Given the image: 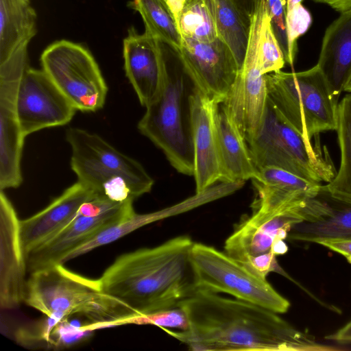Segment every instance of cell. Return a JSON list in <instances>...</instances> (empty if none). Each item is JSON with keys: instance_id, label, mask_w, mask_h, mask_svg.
Returning <instances> with one entry per match:
<instances>
[{"instance_id": "e0dca14e", "label": "cell", "mask_w": 351, "mask_h": 351, "mask_svg": "<svg viewBox=\"0 0 351 351\" xmlns=\"http://www.w3.org/2000/svg\"><path fill=\"white\" fill-rule=\"evenodd\" d=\"M27 263L20 220L3 191L0 193V305L16 308L24 300Z\"/></svg>"}, {"instance_id": "d6a6232c", "label": "cell", "mask_w": 351, "mask_h": 351, "mask_svg": "<svg viewBox=\"0 0 351 351\" xmlns=\"http://www.w3.org/2000/svg\"><path fill=\"white\" fill-rule=\"evenodd\" d=\"M46 316L47 318L19 330L16 335L18 341L22 344L29 346L41 341H45L49 344L51 335L54 327L62 319L58 317Z\"/></svg>"}, {"instance_id": "f546056e", "label": "cell", "mask_w": 351, "mask_h": 351, "mask_svg": "<svg viewBox=\"0 0 351 351\" xmlns=\"http://www.w3.org/2000/svg\"><path fill=\"white\" fill-rule=\"evenodd\" d=\"M127 324L154 325L163 328H176L185 330L189 328V319L181 306L167 308L146 314H136L115 322L93 325L89 324L87 328L94 331L97 329L112 328Z\"/></svg>"}, {"instance_id": "603a6c76", "label": "cell", "mask_w": 351, "mask_h": 351, "mask_svg": "<svg viewBox=\"0 0 351 351\" xmlns=\"http://www.w3.org/2000/svg\"><path fill=\"white\" fill-rule=\"evenodd\" d=\"M317 65L339 99L351 73V10L326 29Z\"/></svg>"}, {"instance_id": "44dd1931", "label": "cell", "mask_w": 351, "mask_h": 351, "mask_svg": "<svg viewBox=\"0 0 351 351\" xmlns=\"http://www.w3.org/2000/svg\"><path fill=\"white\" fill-rule=\"evenodd\" d=\"M252 180L258 195L255 208L277 213L298 210L322 185L275 167L260 169Z\"/></svg>"}, {"instance_id": "4dcf8cb0", "label": "cell", "mask_w": 351, "mask_h": 351, "mask_svg": "<svg viewBox=\"0 0 351 351\" xmlns=\"http://www.w3.org/2000/svg\"><path fill=\"white\" fill-rule=\"evenodd\" d=\"M258 56L261 71L263 75L280 71L286 63L283 52L272 29L267 10L261 29Z\"/></svg>"}, {"instance_id": "74e56055", "label": "cell", "mask_w": 351, "mask_h": 351, "mask_svg": "<svg viewBox=\"0 0 351 351\" xmlns=\"http://www.w3.org/2000/svg\"><path fill=\"white\" fill-rule=\"evenodd\" d=\"M288 250V247L284 240L279 239L276 241L272 246L271 252L276 255L285 254Z\"/></svg>"}, {"instance_id": "cb8c5ba5", "label": "cell", "mask_w": 351, "mask_h": 351, "mask_svg": "<svg viewBox=\"0 0 351 351\" xmlns=\"http://www.w3.org/2000/svg\"><path fill=\"white\" fill-rule=\"evenodd\" d=\"M36 14L30 0H0V63L36 34Z\"/></svg>"}, {"instance_id": "ba28073f", "label": "cell", "mask_w": 351, "mask_h": 351, "mask_svg": "<svg viewBox=\"0 0 351 351\" xmlns=\"http://www.w3.org/2000/svg\"><path fill=\"white\" fill-rule=\"evenodd\" d=\"M191 259L197 290L228 293L277 313L288 311L289 302L266 278L256 275L226 253L194 243Z\"/></svg>"}, {"instance_id": "d590c367", "label": "cell", "mask_w": 351, "mask_h": 351, "mask_svg": "<svg viewBox=\"0 0 351 351\" xmlns=\"http://www.w3.org/2000/svg\"><path fill=\"white\" fill-rule=\"evenodd\" d=\"M326 3L340 13L351 10V0H312Z\"/></svg>"}, {"instance_id": "ffe728a7", "label": "cell", "mask_w": 351, "mask_h": 351, "mask_svg": "<svg viewBox=\"0 0 351 351\" xmlns=\"http://www.w3.org/2000/svg\"><path fill=\"white\" fill-rule=\"evenodd\" d=\"M123 44L125 75L141 104L146 107L156 97L161 86L160 41L145 32L138 34L131 27Z\"/></svg>"}, {"instance_id": "7c38bea8", "label": "cell", "mask_w": 351, "mask_h": 351, "mask_svg": "<svg viewBox=\"0 0 351 351\" xmlns=\"http://www.w3.org/2000/svg\"><path fill=\"white\" fill-rule=\"evenodd\" d=\"M76 108L42 69L27 66L17 95V112L23 135L69 123Z\"/></svg>"}, {"instance_id": "277c9868", "label": "cell", "mask_w": 351, "mask_h": 351, "mask_svg": "<svg viewBox=\"0 0 351 351\" xmlns=\"http://www.w3.org/2000/svg\"><path fill=\"white\" fill-rule=\"evenodd\" d=\"M23 302L47 316H85L93 324L115 322L136 314L120 300L101 291L98 279L76 274L62 264L30 273Z\"/></svg>"}, {"instance_id": "7402d4cb", "label": "cell", "mask_w": 351, "mask_h": 351, "mask_svg": "<svg viewBox=\"0 0 351 351\" xmlns=\"http://www.w3.org/2000/svg\"><path fill=\"white\" fill-rule=\"evenodd\" d=\"M220 182H244L259 176L248 143L237 121L220 102L216 114Z\"/></svg>"}, {"instance_id": "e575fe53", "label": "cell", "mask_w": 351, "mask_h": 351, "mask_svg": "<svg viewBox=\"0 0 351 351\" xmlns=\"http://www.w3.org/2000/svg\"><path fill=\"white\" fill-rule=\"evenodd\" d=\"M326 339L337 342H351V320L335 333L326 336Z\"/></svg>"}, {"instance_id": "9a60e30c", "label": "cell", "mask_w": 351, "mask_h": 351, "mask_svg": "<svg viewBox=\"0 0 351 351\" xmlns=\"http://www.w3.org/2000/svg\"><path fill=\"white\" fill-rule=\"evenodd\" d=\"M221 101L193 86L189 96L193 176L197 193L221 180L216 114Z\"/></svg>"}, {"instance_id": "7a4b0ae2", "label": "cell", "mask_w": 351, "mask_h": 351, "mask_svg": "<svg viewBox=\"0 0 351 351\" xmlns=\"http://www.w3.org/2000/svg\"><path fill=\"white\" fill-rule=\"evenodd\" d=\"M187 236L118 256L98 278L104 293L138 314L175 308L197 287Z\"/></svg>"}, {"instance_id": "d4e9b609", "label": "cell", "mask_w": 351, "mask_h": 351, "mask_svg": "<svg viewBox=\"0 0 351 351\" xmlns=\"http://www.w3.org/2000/svg\"><path fill=\"white\" fill-rule=\"evenodd\" d=\"M218 38L230 47L241 69L249 39L251 19L234 0H211Z\"/></svg>"}, {"instance_id": "1f68e13d", "label": "cell", "mask_w": 351, "mask_h": 351, "mask_svg": "<svg viewBox=\"0 0 351 351\" xmlns=\"http://www.w3.org/2000/svg\"><path fill=\"white\" fill-rule=\"evenodd\" d=\"M266 3L272 29L283 52L285 62L293 66L294 60L290 53L286 24L287 0H266Z\"/></svg>"}, {"instance_id": "52a82bcc", "label": "cell", "mask_w": 351, "mask_h": 351, "mask_svg": "<svg viewBox=\"0 0 351 351\" xmlns=\"http://www.w3.org/2000/svg\"><path fill=\"white\" fill-rule=\"evenodd\" d=\"M266 84L274 106L306 139L336 130L339 99L317 64L300 72L266 74Z\"/></svg>"}, {"instance_id": "8fae6325", "label": "cell", "mask_w": 351, "mask_h": 351, "mask_svg": "<svg viewBox=\"0 0 351 351\" xmlns=\"http://www.w3.org/2000/svg\"><path fill=\"white\" fill-rule=\"evenodd\" d=\"M27 46L0 63V189L19 187L23 181L21 160L25 136L21 130L17 95L29 66Z\"/></svg>"}, {"instance_id": "30bf717a", "label": "cell", "mask_w": 351, "mask_h": 351, "mask_svg": "<svg viewBox=\"0 0 351 351\" xmlns=\"http://www.w3.org/2000/svg\"><path fill=\"white\" fill-rule=\"evenodd\" d=\"M267 10L266 0H257L243 65L221 102L233 116L247 141L262 121L267 99L266 74L261 73L258 56L261 29Z\"/></svg>"}, {"instance_id": "6da1fadb", "label": "cell", "mask_w": 351, "mask_h": 351, "mask_svg": "<svg viewBox=\"0 0 351 351\" xmlns=\"http://www.w3.org/2000/svg\"><path fill=\"white\" fill-rule=\"evenodd\" d=\"M180 306L187 315L188 329H163L194 351L335 350L296 329L277 313L217 293L198 289Z\"/></svg>"}, {"instance_id": "484cf974", "label": "cell", "mask_w": 351, "mask_h": 351, "mask_svg": "<svg viewBox=\"0 0 351 351\" xmlns=\"http://www.w3.org/2000/svg\"><path fill=\"white\" fill-rule=\"evenodd\" d=\"M182 38L210 42L218 38L211 0H167Z\"/></svg>"}, {"instance_id": "3957f363", "label": "cell", "mask_w": 351, "mask_h": 351, "mask_svg": "<svg viewBox=\"0 0 351 351\" xmlns=\"http://www.w3.org/2000/svg\"><path fill=\"white\" fill-rule=\"evenodd\" d=\"M162 81L156 97L145 107L138 129L160 148L179 173L193 175L189 96L193 84L178 53L160 42Z\"/></svg>"}, {"instance_id": "5bb4252c", "label": "cell", "mask_w": 351, "mask_h": 351, "mask_svg": "<svg viewBox=\"0 0 351 351\" xmlns=\"http://www.w3.org/2000/svg\"><path fill=\"white\" fill-rule=\"evenodd\" d=\"M296 211L301 221L291 228L289 239L316 243L351 239V195L322 184Z\"/></svg>"}, {"instance_id": "836d02e7", "label": "cell", "mask_w": 351, "mask_h": 351, "mask_svg": "<svg viewBox=\"0 0 351 351\" xmlns=\"http://www.w3.org/2000/svg\"><path fill=\"white\" fill-rule=\"evenodd\" d=\"M318 244L342 254L351 264V239L325 240Z\"/></svg>"}, {"instance_id": "9c48e42d", "label": "cell", "mask_w": 351, "mask_h": 351, "mask_svg": "<svg viewBox=\"0 0 351 351\" xmlns=\"http://www.w3.org/2000/svg\"><path fill=\"white\" fill-rule=\"evenodd\" d=\"M43 70L73 106L95 112L105 104L108 86L90 51L66 40H57L42 53Z\"/></svg>"}, {"instance_id": "f1b7e54d", "label": "cell", "mask_w": 351, "mask_h": 351, "mask_svg": "<svg viewBox=\"0 0 351 351\" xmlns=\"http://www.w3.org/2000/svg\"><path fill=\"white\" fill-rule=\"evenodd\" d=\"M166 216H168V213L163 210L148 214L134 213L130 217L105 228L75 248L64 257L62 264L102 245L112 243L132 232Z\"/></svg>"}, {"instance_id": "f35d334b", "label": "cell", "mask_w": 351, "mask_h": 351, "mask_svg": "<svg viewBox=\"0 0 351 351\" xmlns=\"http://www.w3.org/2000/svg\"><path fill=\"white\" fill-rule=\"evenodd\" d=\"M343 91L351 93V73L346 82Z\"/></svg>"}, {"instance_id": "5b68a950", "label": "cell", "mask_w": 351, "mask_h": 351, "mask_svg": "<svg viewBox=\"0 0 351 351\" xmlns=\"http://www.w3.org/2000/svg\"><path fill=\"white\" fill-rule=\"evenodd\" d=\"M66 139L71 148V167L77 181L96 193L115 202H134L152 190L154 180L143 167L99 135L71 128Z\"/></svg>"}, {"instance_id": "d6986e66", "label": "cell", "mask_w": 351, "mask_h": 351, "mask_svg": "<svg viewBox=\"0 0 351 351\" xmlns=\"http://www.w3.org/2000/svg\"><path fill=\"white\" fill-rule=\"evenodd\" d=\"M96 195L97 193L92 189L77 181L43 210L20 220L25 258L31 251L47 242L73 221L82 205Z\"/></svg>"}, {"instance_id": "8992f818", "label": "cell", "mask_w": 351, "mask_h": 351, "mask_svg": "<svg viewBox=\"0 0 351 351\" xmlns=\"http://www.w3.org/2000/svg\"><path fill=\"white\" fill-rule=\"evenodd\" d=\"M247 142L258 170L275 167L320 184L330 182L337 172L319 141L313 145L282 117L268 97L262 121Z\"/></svg>"}, {"instance_id": "8d00e7d4", "label": "cell", "mask_w": 351, "mask_h": 351, "mask_svg": "<svg viewBox=\"0 0 351 351\" xmlns=\"http://www.w3.org/2000/svg\"><path fill=\"white\" fill-rule=\"evenodd\" d=\"M241 11L250 19L252 18L257 0H234Z\"/></svg>"}, {"instance_id": "4fadbf2b", "label": "cell", "mask_w": 351, "mask_h": 351, "mask_svg": "<svg viewBox=\"0 0 351 351\" xmlns=\"http://www.w3.org/2000/svg\"><path fill=\"white\" fill-rule=\"evenodd\" d=\"M178 53L193 86L222 102L239 71L237 60L226 43L219 38L210 42L182 38Z\"/></svg>"}, {"instance_id": "83f0119b", "label": "cell", "mask_w": 351, "mask_h": 351, "mask_svg": "<svg viewBox=\"0 0 351 351\" xmlns=\"http://www.w3.org/2000/svg\"><path fill=\"white\" fill-rule=\"evenodd\" d=\"M336 131L341 162L335 177L327 186L332 191L351 195V93L339 102Z\"/></svg>"}, {"instance_id": "ac0fdd59", "label": "cell", "mask_w": 351, "mask_h": 351, "mask_svg": "<svg viewBox=\"0 0 351 351\" xmlns=\"http://www.w3.org/2000/svg\"><path fill=\"white\" fill-rule=\"evenodd\" d=\"M300 221L295 210L256 209L226 241L225 253L245 266L255 258L273 253L274 243L287 238L292 226Z\"/></svg>"}, {"instance_id": "4316f807", "label": "cell", "mask_w": 351, "mask_h": 351, "mask_svg": "<svg viewBox=\"0 0 351 351\" xmlns=\"http://www.w3.org/2000/svg\"><path fill=\"white\" fill-rule=\"evenodd\" d=\"M129 6L141 16L146 33L180 50L182 38L167 0H132Z\"/></svg>"}, {"instance_id": "2e32d148", "label": "cell", "mask_w": 351, "mask_h": 351, "mask_svg": "<svg viewBox=\"0 0 351 351\" xmlns=\"http://www.w3.org/2000/svg\"><path fill=\"white\" fill-rule=\"evenodd\" d=\"M135 213L133 201L119 203L97 216L79 215L47 242L26 256L29 272L56 264H62L64 257L101 230L130 217Z\"/></svg>"}]
</instances>
